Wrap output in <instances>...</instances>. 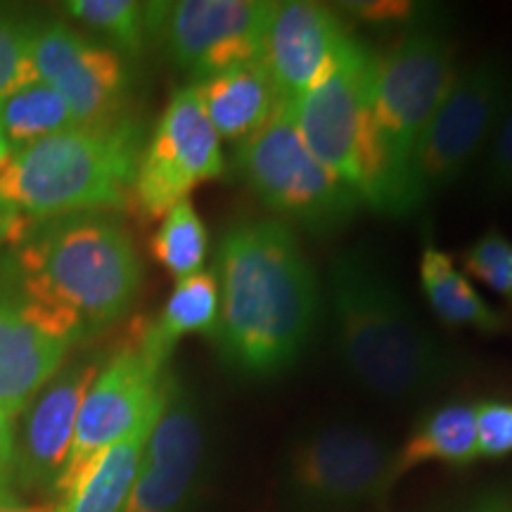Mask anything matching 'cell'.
Segmentation results:
<instances>
[{"label":"cell","instance_id":"1","mask_svg":"<svg viewBox=\"0 0 512 512\" xmlns=\"http://www.w3.org/2000/svg\"><path fill=\"white\" fill-rule=\"evenodd\" d=\"M223 363L247 380H273L299 363L318 328L323 290L302 242L278 219H242L216 247Z\"/></svg>","mask_w":512,"mask_h":512},{"label":"cell","instance_id":"2","mask_svg":"<svg viewBox=\"0 0 512 512\" xmlns=\"http://www.w3.org/2000/svg\"><path fill=\"white\" fill-rule=\"evenodd\" d=\"M325 294L339 358L368 394L422 399L458 373V356L422 323L366 249H344L330 261Z\"/></svg>","mask_w":512,"mask_h":512},{"label":"cell","instance_id":"3","mask_svg":"<svg viewBox=\"0 0 512 512\" xmlns=\"http://www.w3.org/2000/svg\"><path fill=\"white\" fill-rule=\"evenodd\" d=\"M17 242L12 290L74 313L88 335L124 318L143 287L136 242L110 211L31 223Z\"/></svg>","mask_w":512,"mask_h":512},{"label":"cell","instance_id":"4","mask_svg":"<svg viewBox=\"0 0 512 512\" xmlns=\"http://www.w3.org/2000/svg\"><path fill=\"white\" fill-rule=\"evenodd\" d=\"M143 147V126L128 117L55 133L0 164V202L22 223L19 235L57 216L124 211L133 204Z\"/></svg>","mask_w":512,"mask_h":512},{"label":"cell","instance_id":"5","mask_svg":"<svg viewBox=\"0 0 512 512\" xmlns=\"http://www.w3.org/2000/svg\"><path fill=\"white\" fill-rule=\"evenodd\" d=\"M375 74L377 53L349 34L323 76L285 107L318 162L363 204L394 219L392 181L375 121Z\"/></svg>","mask_w":512,"mask_h":512},{"label":"cell","instance_id":"6","mask_svg":"<svg viewBox=\"0 0 512 512\" xmlns=\"http://www.w3.org/2000/svg\"><path fill=\"white\" fill-rule=\"evenodd\" d=\"M233 171L271 211V219L292 230L335 233L363 207L361 197L318 162L285 105L254 136L235 145Z\"/></svg>","mask_w":512,"mask_h":512},{"label":"cell","instance_id":"7","mask_svg":"<svg viewBox=\"0 0 512 512\" xmlns=\"http://www.w3.org/2000/svg\"><path fill=\"white\" fill-rule=\"evenodd\" d=\"M508 102V69L498 57H482L458 67L456 79L413 150L403 190V216L420 211L477 164Z\"/></svg>","mask_w":512,"mask_h":512},{"label":"cell","instance_id":"8","mask_svg":"<svg viewBox=\"0 0 512 512\" xmlns=\"http://www.w3.org/2000/svg\"><path fill=\"white\" fill-rule=\"evenodd\" d=\"M456 72V53L444 29L420 15L406 24L387 53L377 55L375 121L392 181L394 219H406L408 164Z\"/></svg>","mask_w":512,"mask_h":512},{"label":"cell","instance_id":"9","mask_svg":"<svg viewBox=\"0 0 512 512\" xmlns=\"http://www.w3.org/2000/svg\"><path fill=\"white\" fill-rule=\"evenodd\" d=\"M394 451L358 425H325L294 441L285 460V491L311 512L351 510L392 486Z\"/></svg>","mask_w":512,"mask_h":512},{"label":"cell","instance_id":"10","mask_svg":"<svg viewBox=\"0 0 512 512\" xmlns=\"http://www.w3.org/2000/svg\"><path fill=\"white\" fill-rule=\"evenodd\" d=\"M268 0H176L145 3L147 31L192 83L264 60Z\"/></svg>","mask_w":512,"mask_h":512},{"label":"cell","instance_id":"11","mask_svg":"<svg viewBox=\"0 0 512 512\" xmlns=\"http://www.w3.org/2000/svg\"><path fill=\"white\" fill-rule=\"evenodd\" d=\"M221 138L204 112L197 88L171 95L140 155L133 204L145 219H162L174 204L188 200L197 185L226 176Z\"/></svg>","mask_w":512,"mask_h":512},{"label":"cell","instance_id":"12","mask_svg":"<svg viewBox=\"0 0 512 512\" xmlns=\"http://www.w3.org/2000/svg\"><path fill=\"white\" fill-rule=\"evenodd\" d=\"M169 373L147 358L138 344H128L102 363L81 403L76 432L55 496L62 501L79 486L107 448L124 439L164 394Z\"/></svg>","mask_w":512,"mask_h":512},{"label":"cell","instance_id":"13","mask_svg":"<svg viewBox=\"0 0 512 512\" xmlns=\"http://www.w3.org/2000/svg\"><path fill=\"white\" fill-rule=\"evenodd\" d=\"M31 62L72 110L76 124H105L121 117L128 69L117 50L79 34L62 22L34 24Z\"/></svg>","mask_w":512,"mask_h":512},{"label":"cell","instance_id":"14","mask_svg":"<svg viewBox=\"0 0 512 512\" xmlns=\"http://www.w3.org/2000/svg\"><path fill=\"white\" fill-rule=\"evenodd\" d=\"M207 425L195 394L171 375L124 512H181L200 482Z\"/></svg>","mask_w":512,"mask_h":512},{"label":"cell","instance_id":"15","mask_svg":"<svg viewBox=\"0 0 512 512\" xmlns=\"http://www.w3.org/2000/svg\"><path fill=\"white\" fill-rule=\"evenodd\" d=\"M100 358H81L64 368L24 408L22 427L15 434L12 477L34 491H55L79 420L81 403L102 368Z\"/></svg>","mask_w":512,"mask_h":512},{"label":"cell","instance_id":"16","mask_svg":"<svg viewBox=\"0 0 512 512\" xmlns=\"http://www.w3.org/2000/svg\"><path fill=\"white\" fill-rule=\"evenodd\" d=\"M349 36L337 10L311 0L275 3L266 27L264 64L283 105H292L330 67Z\"/></svg>","mask_w":512,"mask_h":512},{"label":"cell","instance_id":"17","mask_svg":"<svg viewBox=\"0 0 512 512\" xmlns=\"http://www.w3.org/2000/svg\"><path fill=\"white\" fill-rule=\"evenodd\" d=\"M74 347L41 328L15 292H0V403L12 420L60 373Z\"/></svg>","mask_w":512,"mask_h":512},{"label":"cell","instance_id":"18","mask_svg":"<svg viewBox=\"0 0 512 512\" xmlns=\"http://www.w3.org/2000/svg\"><path fill=\"white\" fill-rule=\"evenodd\" d=\"M192 86L221 143L238 145L254 136L283 105L264 60L226 69Z\"/></svg>","mask_w":512,"mask_h":512},{"label":"cell","instance_id":"19","mask_svg":"<svg viewBox=\"0 0 512 512\" xmlns=\"http://www.w3.org/2000/svg\"><path fill=\"white\" fill-rule=\"evenodd\" d=\"M219 323V283L214 271H200L178 280L155 320L140 325L136 344L159 368L169 366L181 339L190 335L214 337Z\"/></svg>","mask_w":512,"mask_h":512},{"label":"cell","instance_id":"20","mask_svg":"<svg viewBox=\"0 0 512 512\" xmlns=\"http://www.w3.org/2000/svg\"><path fill=\"white\" fill-rule=\"evenodd\" d=\"M169 380H166L164 394L150 408V413L124 439H119L117 444L102 453L98 463L86 472V477L81 479L72 494L62 503H57V512H124L133 482L138 477L147 439H150L152 427H155L164 408L166 394H169Z\"/></svg>","mask_w":512,"mask_h":512},{"label":"cell","instance_id":"21","mask_svg":"<svg viewBox=\"0 0 512 512\" xmlns=\"http://www.w3.org/2000/svg\"><path fill=\"white\" fill-rule=\"evenodd\" d=\"M479 460L477 403L451 401L422 415L399 451H394L392 482L427 463L465 467Z\"/></svg>","mask_w":512,"mask_h":512},{"label":"cell","instance_id":"22","mask_svg":"<svg viewBox=\"0 0 512 512\" xmlns=\"http://www.w3.org/2000/svg\"><path fill=\"white\" fill-rule=\"evenodd\" d=\"M420 283L434 316L448 328H472L484 335L505 330V316L479 294L453 256L427 242L420 254Z\"/></svg>","mask_w":512,"mask_h":512},{"label":"cell","instance_id":"23","mask_svg":"<svg viewBox=\"0 0 512 512\" xmlns=\"http://www.w3.org/2000/svg\"><path fill=\"white\" fill-rule=\"evenodd\" d=\"M76 124L72 110L41 79L24 83L0 98V136L12 150H22Z\"/></svg>","mask_w":512,"mask_h":512},{"label":"cell","instance_id":"24","mask_svg":"<svg viewBox=\"0 0 512 512\" xmlns=\"http://www.w3.org/2000/svg\"><path fill=\"white\" fill-rule=\"evenodd\" d=\"M152 256L178 280L204 271L209 254V230L204 226L195 204L181 200L162 216L157 233L150 242Z\"/></svg>","mask_w":512,"mask_h":512},{"label":"cell","instance_id":"25","mask_svg":"<svg viewBox=\"0 0 512 512\" xmlns=\"http://www.w3.org/2000/svg\"><path fill=\"white\" fill-rule=\"evenodd\" d=\"M64 10L88 29L98 31L110 41L117 53L138 57L143 53L147 36L145 3L136 0H69Z\"/></svg>","mask_w":512,"mask_h":512},{"label":"cell","instance_id":"26","mask_svg":"<svg viewBox=\"0 0 512 512\" xmlns=\"http://www.w3.org/2000/svg\"><path fill=\"white\" fill-rule=\"evenodd\" d=\"M465 275L482 283L512 306V240L501 230H489L463 252Z\"/></svg>","mask_w":512,"mask_h":512},{"label":"cell","instance_id":"27","mask_svg":"<svg viewBox=\"0 0 512 512\" xmlns=\"http://www.w3.org/2000/svg\"><path fill=\"white\" fill-rule=\"evenodd\" d=\"M31 36L34 22L0 10V98L38 79L31 62Z\"/></svg>","mask_w":512,"mask_h":512},{"label":"cell","instance_id":"28","mask_svg":"<svg viewBox=\"0 0 512 512\" xmlns=\"http://www.w3.org/2000/svg\"><path fill=\"white\" fill-rule=\"evenodd\" d=\"M482 181L491 195H512V98L486 147Z\"/></svg>","mask_w":512,"mask_h":512},{"label":"cell","instance_id":"29","mask_svg":"<svg viewBox=\"0 0 512 512\" xmlns=\"http://www.w3.org/2000/svg\"><path fill=\"white\" fill-rule=\"evenodd\" d=\"M479 458H503L512 453V403L479 401L477 403Z\"/></svg>","mask_w":512,"mask_h":512},{"label":"cell","instance_id":"30","mask_svg":"<svg viewBox=\"0 0 512 512\" xmlns=\"http://www.w3.org/2000/svg\"><path fill=\"white\" fill-rule=\"evenodd\" d=\"M347 15H354L370 24H408L420 15L418 5L406 0H358L342 5Z\"/></svg>","mask_w":512,"mask_h":512},{"label":"cell","instance_id":"31","mask_svg":"<svg viewBox=\"0 0 512 512\" xmlns=\"http://www.w3.org/2000/svg\"><path fill=\"white\" fill-rule=\"evenodd\" d=\"M12 460H15V420L0 403V486L12 479Z\"/></svg>","mask_w":512,"mask_h":512},{"label":"cell","instance_id":"32","mask_svg":"<svg viewBox=\"0 0 512 512\" xmlns=\"http://www.w3.org/2000/svg\"><path fill=\"white\" fill-rule=\"evenodd\" d=\"M0 512H57V503L29 505L19 501L8 486H0Z\"/></svg>","mask_w":512,"mask_h":512},{"label":"cell","instance_id":"33","mask_svg":"<svg viewBox=\"0 0 512 512\" xmlns=\"http://www.w3.org/2000/svg\"><path fill=\"white\" fill-rule=\"evenodd\" d=\"M19 230H22V223H19L15 211H12L8 204L0 202V242H3L5 238L17 240Z\"/></svg>","mask_w":512,"mask_h":512},{"label":"cell","instance_id":"34","mask_svg":"<svg viewBox=\"0 0 512 512\" xmlns=\"http://www.w3.org/2000/svg\"><path fill=\"white\" fill-rule=\"evenodd\" d=\"M8 155H10V147L5 145V140H3V136H0V164L5 162V159H8Z\"/></svg>","mask_w":512,"mask_h":512},{"label":"cell","instance_id":"35","mask_svg":"<svg viewBox=\"0 0 512 512\" xmlns=\"http://www.w3.org/2000/svg\"><path fill=\"white\" fill-rule=\"evenodd\" d=\"M479 512H496V510H479Z\"/></svg>","mask_w":512,"mask_h":512}]
</instances>
